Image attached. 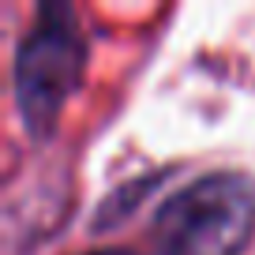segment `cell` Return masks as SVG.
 <instances>
[{"instance_id":"1","label":"cell","mask_w":255,"mask_h":255,"mask_svg":"<svg viewBox=\"0 0 255 255\" xmlns=\"http://www.w3.org/2000/svg\"><path fill=\"white\" fill-rule=\"evenodd\" d=\"M255 233V180L237 169L176 188L150 225L158 255H244Z\"/></svg>"},{"instance_id":"2","label":"cell","mask_w":255,"mask_h":255,"mask_svg":"<svg viewBox=\"0 0 255 255\" xmlns=\"http://www.w3.org/2000/svg\"><path fill=\"white\" fill-rule=\"evenodd\" d=\"M87 68V38L72 4H41L34 26L19 38L11 83L26 135L49 139Z\"/></svg>"},{"instance_id":"3","label":"cell","mask_w":255,"mask_h":255,"mask_svg":"<svg viewBox=\"0 0 255 255\" xmlns=\"http://www.w3.org/2000/svg\"><path fill=\"white\" fill-rule=\"evenodd\" d=\"M83 255H139L131 248H94V252H83Z\"/></svg>"}]
</instances>
